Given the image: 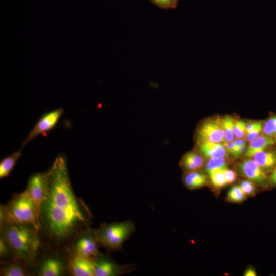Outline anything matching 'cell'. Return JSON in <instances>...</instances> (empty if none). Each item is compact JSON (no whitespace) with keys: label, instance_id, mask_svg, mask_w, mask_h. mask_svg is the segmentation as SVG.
Wrapping results in <instances>:
<instances>
[{"label":"cell","instance_id":"6da1fadb","mask_svg":"<svg viewBox=\"0 0 276 276\" xmlns=\"http://www.w3.org/2000/svg\"><path fill=\"white\" fill-rule=\"evenodd\" d=\"M47 174L45 193L40 207L39 234L60 246L89 226L91 214L73 192L63 155L56 158Z\"/></svg>","mask_w":276,"mask_h":276},{"label":"cell","instance_id":"7a4b0ae2","mask_svg":"<svg viewBox=\"0 0 276 276\" xmlns=\"http://www.w3.org/2000/svg\"><path fill=\"white\" fill-rule=\"evenodd\" d=\"M1 235L7 240L17 260L30 264L35 261L41 245L39 228L34 225L15 222L1 224Z\"/></svg>","mask_w":276,"mask_h":276},{"label":"cell","instance_id":"3957f363","mask_svg":"<svg viewBox=\"0 0 276 276\" xmlns=\"http://www.w3.org/2000/svg\"><path fill=\"white\" fill-rule=\"evenodd\" d=\"M40 208L25 190L15 194L5 205L0 209L1 224L6 222L31 224L39 229Z\"/></svg>","mask_w":276,"mask_h":276},{"label":"cell","instance_id":"277c9868","mask_svg":"<svg viewBox=\"0 0 276 276\" xmlns=\"http://www.w3.org/2000/svg\"><path fill=\"white\" fill-rule=\"evenodd\" d=\"M100 246L109 251L122 250L123 243L135 231L131 221L103 223L95 229Z\"/></svg>","mask_w":276,"mask_h":276},{"label":"cell","instance_id":"5b68a950","mask_svg":"<svg viewBox=\"0 0 276 276\" xmlns=\"http://www.w3.org/2000/svg\"><path fill=\"white\" fill-rule=\"evenodd\" d=\"M99 246L95 229L89 226L81 232L72 240L69 251L94 258L99 252Z\"/></svg>","mask_w":276,"mask_h":276},{"label":"cell","instance_id":"8992f818","mask_svg":"<svg viewBox=\"0 0 276 276\" xmlns=\"http://www.w3.org/2000/svg\"><path fill=\"white\" fill-rule=\"evenodd\" d=\"M195 139L197 144L208 142L225 143L220 118H208L202 122L197 128Z\"/></svg>","mask_w":276,"mask_h":276},{"label":"cell","instance_id":"52a82bcc","mask_svg":"<svg viewBox=\"0 0 276 276\" xmlns=\"http://www.w3.org/2000/svg\"><path fill=\"white\" fill-rule=\"evenodd\" d=\"M95 276H118L131 272L136 265H120L107 255L99 252L94 258Z\"/></svg>","mask_w":276,"mask_h":276},{"label":"cell","instance_id":"ba28073f","mask_svg":"<svg viewBox=\"0 0 276 276\" xmlns=\"http://www.w3.org/2000/svg\"><path fill=\"white\" fill-rule=\"evenodd\" d=\"M62 108H58L43 114L29 133L22 143V147L40 135L46 134L57 125L63 113Z\"/></svg>","mask_w":276,"mask_h":276},{"label":"cell","instance_id":"9c48e42d","mask_svg":"<svg viewBox=\"0 0 276 276\" xmlns=\"http://www.w3.org/2000/svg\"><path fill=\"white\" fill-rule=\"evenodd\" d=\"M67 271L74 276H95L94 258L69 251L67 260Z\"/></svg>","mask_w":276,"mask_h":276},{"label":"cell","instance_id":"30bf717a","mask_svg":"<svg viewBox=\"0 0 276 276\" xmlns=\"http://www.w3.org/2000/svg\"><path fill=\"white\" fill-rule=\"evenodd\" d=\"M47 180V172L35 173L31 175L25 190L39 208L45 193Z\"/></svg>","mask_w":276,"mask_h":276},{"label":"cell","instance_id":"8fae6325","mask_svg":"<svg viewBox=\"0 0 276 276\" xmlns=\"http://www.w3.org/2000/svg\"><path fill=\"white\" fill-rule=\"evenodd\" d=\"M67 271V261L56 256L46 257L41 262L37 275L40 276H60Z\"/></svg>","mask_w":276,"mask_h":276},{"label":"cell","instance_id":"7c38bea8","mask_svg":"<svg viewBox=\"0 0 276 276\" xmlns=\"http://www.w3.org/2000/svg\"><path fill=\"white\" fill-rule=\"evenodd\" d=\"M240 173L256 183L262 185L267 179L265 171L253 159H245L238 165Z\"/></svg>","mask_w":276,"mask_h":276},{"label":"cell","instance_id":"4fadbf2b","mask_svg":"<svg viewBox=\"0 0 276 276\" xmlns=\"http://www.w3.org/2000/svg\"><path fill=\"white\" fill-rule=\"evenodd\" d=\"M198 150L203 156L208 159L225 158L228 153L223 144L214 142L198 144Z\"/></svg>","mask_w":276,"mask_h":276},{"label":"cell","instance_id":"5bb4252c","mask_svg":"<svg viewBox=\"0 0 276 276\" xmlns=\"http://www.w3.org/2000/svg\"><path fill=\"white\" fill-rule=\"evenodd\" d=\"M204 164L203 156L195 151L187 152L182 157L180 165L186 172L199 170Z\"/></svg>","mask_w":276,"mask_h":276},{"label":"cell","instance_id":"9a60e30c","mask_svg":"<svg viewBox=\"0 0 276 276\" xmlns=\"http://www.w3.org/2000/svg\"><path fill=\"white\" fill-rule=\"evenodd\" d=\"M276 143V138L265 135L259 137L250 142L246 150L245 156L251 158L256 153L263 151Z\"/></svg>","mask_w":276,"mask_h":276},{"label":"cell","instance_id":"2e32d148","mask_svg":"<svg viewBox=\"0 0 276 276\" xmlns=\"http://www.w3.org/2000/svg\"><path fill=\"white\" fill-rule=\"evenodd\" d=\"M251 158L265 171H270L276 166V152L263 150L256 153Z\"/></svg>","mask_w":276,"mask_h":276},{"label":"cell","instance_id":"e0dca14e","mask_svg":"<svg viewBox=\"0 0 276 276\" xmlns=\"http://www.w3.org/2000/svg\"><path fill=\"white\" fill-rule=\"evenodd\" d=\"M185 186L190 189H196L206 184V176L199 170L187 172L183 178Z\"/></svg>","mask_w":276,"mask_h":276},{"label":"cell","instance_id":"ac0fdd59","mask_svg":"<svg viewBox=\"0 0 276 276\" xmlns=\"http://www.w3.org/2000/svg\"><path fill=\"white\" fill-rule=\"evenodd\" d=\"M20 261L11 262L1 266L0 275L2 276H25L29 275L28 270Z\"/></svg>","mask_w":276,"mask_h":276},{"label":"cell","instance_id":"d6986e66","mask_svg":"<svg viewBox=\"0 0 276 276\" xmlns=\"http://www.w3.org/2000/svg\"><path fill=\"white\" fill-rule=\"evenodd\" d=\"M21 156V150L14 152L4 158L0 163V178L7 177Z\"/></svg>","mask_w":276,"mask_h":276},{"label":"cell","instance_id":"ffe728a7","mask_svg":"<svg viewBox=\"0 0 276 276\" xmlns=\"http://www.w3.org/2000/svg\"><path fill=\"white\" fill-rule=\"evenodd\" d=\"M221 123L224 133L226 142H232L235 137L233 131L234 118L231 116H225L220 118Z\"/></svg>","mask_w":276,"mask_h":276},{"label":"cell","instance_id":"44dd1931","mask_svg":"<svg viewBox=\"0 0 276 276\" xmlns=\"http://www.w3.org/2000/svg\"><path fill=\"white\" fill-rule=\"evenodd\" d=\"M226 168H227V163L225 157L211 158L209 159L207 162L205 167V170L208 174L214 171L223 170Z\"/></svg>","mask_w":276,"mask_h":276},{"label":"cell","instance_id":"7402d4cb","mask_svg":"<svg viewBox=\"0 0 276 276\" xmlns=\"http://www.w3.org/2000/svg\"><path fill=\"white\" fill-rule=\"evenodd\" d=\"M208 174L212 185L215 188H221L227 185L223 170L214 171Z\"/></svg>","mask_w":276,"mask_h":276},{"label":"cell","instance_id":"603a6c76","mask_svg":"<svg viewBox=\"0 0 276 276\" xmlns=\"http://www.w3.org/2000/svg\"><path fill=\"white\" fill-rule=\"evenodd\" d=\"M263 135L276 138V115L268 119L263 125Z\"/></svg>","mask_w":276,"mask_h":276},{"label":"cell","instance_id":"cb8c5ba5","mask_svg":"<svg viewBox=\"0 0 276 276\" xmlns=\"http://www.w3.org/2000/svg\"><path fill=\"white\" fill-rule=\"evenodd\" d=\"M246 197V195L243 192L239 186H234L229 190L228 195V200L232 202H241L243 201Z\"/></svg>","mask_w":276,"mask_h":276},{"label":"cell","instance_id":"d4e9b609","mask_svg":"<svg viewBox=\"0 0 276 276\" xmlns=\"http://www.w3.org/2000/svg\"><path fill=\"white\" fill-rule=\"evenodd\" d=\"M246 123L242 120L234 121L233 131L235 136L239 139H243L245 135Z\"/></svg>","mask_w":276,"mask_h":276},{"label":"cell","instance_id":"484cf974","mask_svg":"<svg viewBox=\"0 0 276 276\" xmlns=\"http://www.w3.org/2000/svg\"><path fill=\"white\" fill-rule=\"evenodd\" d=\"M159 8L163 9H175L179 0H149Z\"/></svg>","mask_w":276,"mask_h":276},{"label":"cell","instance_id":"4316f807","mask_svg":"<svg viewBox=\"0 0 276 276\" xmlns=\"http://www.w3.org/2000/svg\"><path fill=\"white\" fill-rule=\"evenodd\" d=\"M12 255L10 247L5 238L1 235L0 256L1 258H7Z\"/></svg>","mask_w":276,"mask_h":276},{"label":"cell","instance_id":"83f0119b","mask_svg":"<svg viewBox=\"0 0 276 276\" xmlns=\"http://www.w3.org/2000/svg\"><path fill=\"white\" fill-rule=\"evenodd\" d=\"M239 186L246 196L253 195L255 192V185L250 180L242 181L240 183Z\"/></svg>","mask_w":276,"mask_h":276},{"label":"cell","instance_id":"f1b7e54d","mask_svg":"<svg viewBox=\"0 0 276 276\" xmlns=\"http://www.w3.org/2000/svg\"><path fill=\"white\" fill-rule=\"evenodd\" d=\"M263 125V124H260L250 132L246 134L245 137L247 142H250L260 136L262 131Z\"/></svg>","mask_w":276,"mask_h":276},{"label":"cell","instance_id":"f546056e","mask_svg":"<svg viewBox=\"0 0 276 276\" xmlns=\"http://www.w3.org/2000/svg\"><path fill=\"white\" fill-rule=\"evenodd\" d=\"M223 172L224 174L227 184H231L235 181L237 177V174L234 171L226 168L223 170Z\"/></svg>","mask_w":276,"mask_h":276},{"label":"cell","instance_id":"4dcf8cb0","mask_svg":"<svg viewBox=\"0 0 276 276\" xmlns=\"http://www.w3.org/2000/svg\"><path fill=\"white\" fill-rule=\"evenodd\" d=\"M261 124H262V123L261 122H254L247 124L245 130L246 134L250 132Z\"/></svg>","mask_w":276,"mask_h":276},{"label":"cell","instance_id":"1f68e13d","mask_svg":"<svg viewBox=\"0 0 276 276\" xmlns=\"http://www.w3.org/2000/svg\"><path fill=\"white\" fill-rule=\"evenodd\" d=\"M270 183L276 186V166L273 168V170L270 176Z\"/></svg>","mask_w":276,"mask_h":276},{"label":"cell","instance_id":"d6a6232c","mask_svg":"<svg viewBox=\"0 0 276 276\" xmlns=\"http://www.w3.org/2000/svg\"><path fill=\"white\" fill-rule=\"evenodd\" d=\"M245 276H256V273L252 268H249L246 270L244 274Z\"/></svg>","mask_w":276,"mask_h":276}]
</instances>
